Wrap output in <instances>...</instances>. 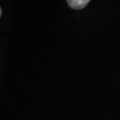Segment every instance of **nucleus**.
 <instances>
[{
    "label": "nucleus",
    "instance_id": "nucleus-1",
    "mask_svg": "<svg viewBox=\"0 0 120 120\" xmlns=\"http://www.w3.org/2000/svg\"><path fill=\"white\" fill-rule=\"evenodd\" d=\"M91 0H67L69 6L73 9H82L84 8Z\"/></svg>",
    "mask_w": 120,
    "mask_h": 120
},
{
    "label": "nucleus",
    "instance_id": "nucleus-2",
    "mask_svg": "<svg viewBox=\"0 0 120 120\" xmlns=\"http://www.w3.org/2000/svg\"><path fill=\"white\" fill-rule=\"evenodd\" d=\"M1 14H2V11H1V8H0V16H1Z\"/></svg>",
    "mask_w": 120,
    "mask_h": 120
}]
</instances>
